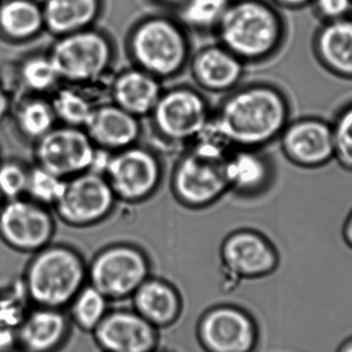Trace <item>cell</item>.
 <instances>
[{
	"instance_id": "f1b7e54d",
	"label": "cell",
	"mask_w": 352,
	"mask_h": 352,
	"mask_svg": "<svg viewBox=\"0 0 352 352\" xmlns=\"http://www.w3.org/2000/svg\"><path fill=\"white\" fill-rule=\"evenodd\" d=\"M43 25V8L32 0H8L0 8V28L12 38L32 37Z\"/></svg>"
},
{
	"instance_id": "7bdbcfd3",
	"label": "cell",
	"mask_w": 352,
	"mask_h": 352,
	"mask_svg": "<svg viewBox=\"0 0 352 352\" xmlns=\"http://www.w3.org/2000/svg\"><path fill=\"white\" fill-rule=\"evenodd\" d=\"M153 352H171V351H166V349H161L160 347H159L158 349H156V351H153Z\"/></svg>"
},
{
	"instance_id": "e575fe53",
	"label": "cell",
	"mask_w": 352,
	"mask_h": 352,
	"mask_svg": "<svg viewBox=\"0 0 352 352\" xmlns=\"http://www.w3.org/2000/svg\"><path fill=\"white\" fill-rule=\"evenodd\" d=\"M309 8L320 23L352 16V0H311Z\"/></svg>"
},
{
	"instance_id": "8992f818",
	"label": "cell",
	"mask_w": 352,
	"mask_h": 352,
	"mask_svg": "<svg viewBox=\"0 0 352 352\" xmlns=\"http://www.w3.org/2000/svg\"><path fill=\"white\" fill-rule=\"evenodd\" d=\"M117 53L111 34L95 26L59 36L49 56L62 82L88 89L97 96L113 76Z\"/></svg>"
},
{
	"instance_id": "8fae6325",
	"label": "cell",
	"mask_w": 352,
	"mask_h": 352,
	"mask_svg": "<svg viewBox=\"0 0 352 352\" xmlns=\"http://www.w3.org/2000/svg\"><path fill=\"white\" fill-rule=\"evenodd\" d=\"M196 338L204 352H256L261 342V328L246 308L219 303L201 314Z\"/></svg>"
},
{
	"instance_id": "ee69618b",
	"label": "cell",
	"mask_w": 352,
	"mask_h": 352,
	"mask_svg": "<svg viewBox=\"0 0 352 352\" xmlns=\"http://www.w3.org/2000/svg\"><path fill=\"white\" fill-rule=\"evenodd\" d=\"M2 157H1V150H0V161H1Z\"/></svg>"
},
{
	"instance_id": "e0dca14e",
	"label": "cell",
	"mask_w": 352,
	"mask_h": 352,
	"mask_svg": "<svg viewBox=\"0 0 352 352\" xmlns=\"http://www.w3.org/2000/svg\"><path fill=\"white\" fill-rule=\"evenodd\" d=\"M195 87L208 94L226 95L243 82L246 65L219 43L192 51L188 66Z\"/></svg>"
},
{
	"instance_id": "d4e9b609",
	"label": "cell",
	"mask_w": 352,
	"mask_h": 352,
	"mask_svg": "<svg viewBox=\"0 0 352 352\" xmlns=\"http://www.w3.org/2000/svg\"><path fill=\"white\" fill-rule=\"evenodd\" d=\"M8 118L16 134L32 144L58 125L49 97L38 95L14 97Z\"/></svg>"
},
{
	"instance_id": "83f0119b",
	"label": "cell",
	"mask_w": 352,
	"mask_h": 352,
	"mask_svg": "<svg viewBox=\"0 0 352 352\" xmlns=\"http://www.w3.org/2000/svg\"><path fill=\"white\" fill-rule=\"evenodd\" d=\"M232 0H182L173 10L190 33L214 34Z\"/></svg>"
},
{
	"instance_id": "603a6c76",
	"label": "cell",
	"mask_w": 352,
	"mask_h": 352,
	"mask_svg": "<svg viewBox=\"0 0 352 352\" xmlns=\"http://www.w3.org/2000/svg\"><path fill=\"white\" fill-rule=\"evenodd\" d=\"M132 308L158 330L175 326L184 314L182 293L170 281L152 275L133 294Z\"/></svg>"
},
{
	"instance_id": "f35d334b",
	"label": "cell",
	"mask_w": 352,
	"mask_h": 352,
	"mask_svg": "<svg viewBox=\"0 0 352 352\" xmlns=\"http://www.w3.org/2000/svg\"><path fill=\"white\" fill-rule=\"evenodd\" d=\"M341 237L345 246L352 252V207L341 227Z\"/></svg>"
},
{
	"instance_id": "9c48e42d",
	"label": "cell",
	"mask_w": 352,
	"mask_h": 352,
	"mask_svg": "<svg viewBox=\"0 0 352 352\" xmlns=\"http://www.w3.org/2000/svg\"><path fill=\"white\" fill-rule=\"evenodd\" d=\"M103 175L119 202L140 204L162 186L164 160L160 151L140 142L109 155Z\"/></svg>"
},
{
	"instance_id": "ab89813d",
	"label": "cell",
	"mask_w": 352,
	"mask_h": 352,
	"mask_svg": "<svg viewBox=\"0 0 352 352\" xmlns=\"http://www.w3.org/2000/svg\"><path fill=\"white\" fill-rule=\"evenodd\" d=\"M334 352H352V332L347 333L339 340Z\"/></svg>"
},
{
	"instance_id": "30bf717a",
	"label": "cell",
	"mask_w": 352,
	"mask_h": 352,
	"mask_svg": "<svg viewBox=\"0 0 352 352\" xmlns=\"http://www.w3.org/2000/svg\"><path fill=\"white\" fill-rule=\"evenodd\" d=\"M219 262L225 287L233 289L243 281L261 280L274 275L280 268L281 254L266 234L241 228L223 238L219 246Z\"/></svg>"
},
{
	"instance_id": "ac0fdd59",
	"label": "cell",
	"mask_w": 352,
	"mask_h": 352,
	"mask_svg": "<svg viewBox=\"0 0 352 352\" xmlns=\"http://www.w3.org/2000/svg\"><path fill=\"white\" fill-rule=\"evenodd\" d=\"M229 192L243 200L266 196L277 179L274 159L265 150L232 148L226 162Z\"/></svg>"
},
{
	"instance_id": "f546056e",
	"label": "cell",
	"mask_w": 352,
	"mask_h": 352,
	"mask_svg": "<svg viewBox=\"0 0 352 352\" xmlns=\"http://www.w3.org/2000/svg\"><path fill=\"white\" fill-rule=\"evenodd\" d=\"M111 309V301L87 283L70 302L66 311L72 326L82 333L92 334Z\"/></svg>"
},
{
	"instance_id": "60d3db41",
	"label": "cell",
	"mask_w": 352,
	"mask_h": 352,
	"mask_svg": "<svg viewBox=\"0 0 352 352\" xmlns=\"http://www.w3.org/2000/svg\"><path fill=\"white\" fill-rule=\"evenodd\" d=\"M148 1L156 4L163 10H175L182 3V0H148Z\"/></svg>"
},
{
	"instance_id": "836d02e7",
	"label": "cell",
	"mask_w": 352,
	"mask_h": 352,
	"mask_svg": "<svg viewBox=\"0 0 352 352\" xmlns=\"http://www.w3.org/2000/svg\"><path fill=\"white\" fill-rule=\"evenodd\" d=\"M30 166L19 159L0 161V196L4 201L26 197Z\"/></svg>"
},
{
	"instance_id": "ffe728a7",
	"label": "cell",
	"mask_w": 352,
	"mask_h": 352,
	"mask_svg": "<svg viewBox=\"0 0 352 352\" xmlns=\"http://www.w3.org/2000/svg\"><path fill=\"white\" fill-rule=\"evenodd\" d=\"M95 148L104 152H119L142 142V120L109 102L97 103L84 127Z\"/></svg>"
},
{
	"instance_id": "7402d4cb",
	"label": "cell",
	"mask_w": 352,
	"mask_h": 352,
	"mask_svg": "<svg viewBox=\"0 0 352 352\" xmlns=\"http://www.w3.org/2000/svg\"><path fill=\"white\" fill-rule=\"evenodd\" d=\"M163 90V82L134 65L113 74L107 86L109 101L140 120L150 117Z\"/></svg>"
},
{
	"instance_id": "7a4b0ae2",
	"label": "cell",
	"mask_w": 352,
	"mask_h": 352,
	"mask_svg": "<svg viewBox=\"0 0 352 352\" xmlns=\"http://www.w3.org/2000/svg\"><path fill=\"white\" fill-rule=\"evenodd\" d=\"M214 35L246 66L261 65L285 49L289 26L271 0H232Z\"/></svg>"
},
{
	"instance_id": "ba28073f",
	"label": "cell",
	"mask_w": 352,
	"mask_h": 352,
	"mask_svg": "<svg viewBox=\"0 0 352 352\" xmlns=\"http://www.w3.org/2000/svg\"><path fill=\"white\" fill-rule=\"evenodd\" d=\"M153 275L150 254L136 243L118 241L98 250L88 262V283L113 302L131 299Z\"/></svg>"
},
{
	"instance_id": "74e56055",
	"label": "cell",
	"mask_w": 352,
	"mask_h": 352,
	"mask_svg": "<svg viewBox=\"0 0 352 352\" xmlns=\"http://www.w3.org/2000/svg\"><path fill=\"white\" fill-rule=\"evenodd\" d=\"M281 10H301L309 8L311 0H271Z\"/></svg>"
},
{
	"instance_id": "b9f144b4",
	"label": "cell",
	"mask_w": 352,
	"mask_h": 352,
	"mask_svg": "<svg viewBox=\"0 0 352 352\" xmlns=\"http://www.w3.org/2000/svg\"><path fill=\"white\" fill-rule=\"evenodd\" d=\"M6 202V201L2 199V197L0 196V210H1L2 206H3V203Z\"/></svg>"
},
{
	"instance_id": "cb8c5ba5",
	"label": "cell",
	"mask_w": 352,
	"mask_h": 352,
	"mask_svg": "<svg viewBox=\"0 0 352 352\" xmlns=\"http://www.w3.org/2000/svg\"><path fill=\"white\" fill-rule=\"evenodd\" d=\"M105 0H45V25L58 36L96 26Z\"/></svg>"
},
{
	"instance_id": "9a60e30c",
	"label": "cell",
	"mask_w": 352,
	"mask_h": 352,
	"mask_svg": "<svg viewBox=\"0 0 352 352\" xmlns=\"http://www.w3.org/2000/svg\"><path fill=\"white\" fill-rule=\"evenodd\" d=\"M285 160L303 170H318L334 162L330 120L320 116L293 118L279 138Z\"/></svg>"
},
{
	"instance_id": "1f68e13d",
	"label": "cell",
	"mask_w": 352,
	"mask_h": 352,
	"mask_svg": "<svg viewBox=\"0 0 352 352\" xmlns=\"http://www.w3.org/2000/svg\"><path fill=\"white\" fill-rule=\"evenodd\" d=\"M65 184L64 178L34 164L29 171L26 197L53 210L63 195Z\"/></svg>"
},
{
	"instance_id": "4fadbf2b",
	"label": "cell",
	"mask_w": 352,
	"mask_h": 352,
	"mask_svg": "<svg viewBox=\"0 0 352 352\" xmlns=\"http://www.w3.org/2000/svg\"><path fill=\"white\" fill-rule=\"evenodd\" d=\"M53 210L28 197L6 201L0 210V239L10 250L32 254L53 242Z\"/></svg>"
},
{
	"instance_id": "5b68a950",
	"label": "cell",
	"mask_w": 352,
	"mask_h": 352,
	"mask_svg": "<svg viewBox=\"0 0 352 352\" xmlns=\"http://www.w3.org/2000/svg\"><path fill=\"white\" fill-rule=\"evenodd\" d=\"M22 280L32 306L67 309L88 283V262L67 243H50L31 254Z\"/></svg>"
},
{
	"instance_id": "52a82bcc",
	"label": "cell",
	"mask_w": 352,
	"mask_h": 352,
	"mask_svg": "<svg viewBox=\"0 0 352 352\" xmlns=\"http://www.w3.org/2000/svg\"><path fill=\"white\" fill-rule=\"evenodd\" d=\"M213 107L205 93L182 84L164 88L148 118L153 138L160 148L184 150L208 127Z\"/></svg>"
},
{
	"instance_id": "277c9868",
	"label": "cell",
	"mask_w": 352,
	"mask_h": 352,
	"mask_svg": "<svg viewBox=\"0 0 352 352\" xmlns=\"http://www.w3.org/2000/svg\"><path fill=\"white\" fill-rule=\"evenodd\" d=\"M231 150L207 127L182 151L169 179L171 194L180 206L190 210L208 208L229 192L226 162Z\"/></svg>"
},
{
	"instance_id": "484cf974",
	"label": "cell",
	"mask_w": 352,
	"mask_h": 352,
	"mask_svg": "<svg viewBox=\"0 0 352 352\" xmlns=\"http://www.w3.org/2000/svg\"><path fill=\"white\" fill-rule=\"evenodd\" d=\"M61 84L49 54L34 55L26 58L19 65L10 93L12 98L20 95L49 97Z\"/></svg>"
},
{
	"instance_id": "8d00e7d4",
	"label": "cell",
	"mask_w": 352,
	"mask_h": 352,
	"mask_svg": "<svg viewBox=\"0 0 352 352\" xmlns=\"http://www.w3.org/2000/svg\"><path fill=\"white\" fill-rule=\"evenodd\" d=\"M12 100H14V98H12V95L0 82V124L6 121L10 116Z\"/></svg>"
},
{
	"instance_id": "44dd1931",
	"label": "cell",
	"mask_w": 352,
	"mask_h": 352,
	"mask_svg": "<svg viewBox=\"0 0 352 352\" xmlns=\"http://www.w3.org/2000/svg\"><path fill=\"white\" fill-rule=\"evenodd\" d=\"M311 51L327 74L352 82V16L320 23L312 36Z\"/></svg>"
},
{
	"instance_id": "6da1fadb",
	"label": "cell",
	"mask_w": 352,
	"mask_h": 352,
	"mask_svg": "<svg viewBox=\"0 0 352 352\" xmlns=\"http://www.w3.org/2000/svg\"><path fill=\"white\" fill-rule=\"evenodd\" d=\"M293 119L289 93L275 82L254 80L223 95L208 129L231 148L266 150Z\"/></svg>"
},
{
	"instance_id": "2e32d148",
	"label": "cell",
	"mask_w": 352,
	"mask_h": 352,
	"mask_svg": "<svg viewBox=\"0 0 352 352\" xmlns=\"http://www.w3.org/2000/svg\"><path fill=\"white\" fill-rule=\"evenodd\" d=\"M91 335L101 352H153L160 347V330L133 308L109 310Z\"/></svg>"
},
{
	"instance_id": "d6a6232c",
	"label": "cell",
	"mask_w": 352,
	"mask_h": 352,
	"mask_svg": "<svg viewBox=\"0 0 352 352\" xmlns=\"http://www.w3.org/2000/svg\"><path fill=\"white\" fill-rule=\"evenodd\" d=\"M31 307L21 279L0 287V328L16 330Z\"/></svg>"
},
{
	"instance_id": "5bb4252c",
	"label": "cell",
	"mask_w": 352,
	"mask_h": 352,
	"mask_svg": "<svg viewBox=\"0 0 352 352\" xmlns=\"http://www.w3.org/2000/svg\"><path fill=\"white\" fill-rule=\"evenodd\" d=\"M32 146L34 164L64 179L91 170L97 152L82 128L60 124Z\"/></svg>"
},
{
	"instance_id": "d6986e66",
	"label": "cell",
	"mask_w": 352,
	"mask_h": 352,
	"mask_svg": "<svg viewBox=\"0 0 352 352\" xmlns=\"http://www.w3.org/2000/svg\"><path fill=\"white\" fill-rule=\"evenodd\" d=\"M72 327L66 310L32 306L16 329L18 352H61Z\"/></svg>"
},
{
	"instance_id": "d590c367",
	"label": "cell",
	"mask_w": 352,
	"mask_h": 352,
	"mask_svg": "<svg viewBox=\"0 0 352 352\" xmlns=\"http://www.w3.org/2000/svg\"><path fill=\"white\" fill-rule=\"evenodd\" d=\"M0 352H18L16 330L0 328Z\"/></svg>"
},
{
	"instance_id": "4316f807",
	"label": "cell",
	"mask_w": 352,
	"mask_h": 352,
	"mask_svg": "<svg viewBox=\"0 0 352 352\" xmlns=\"http://www.w3.org/2000/svg\"><path fill=\"white\" fill-rule=\"evenodd\" d=\"M96 99L88 89L64 82L49 96L58 124L82 129L98 103Z\"/></svg>"
},
{
	"instance_id": "7c38bea8",
	"label": "cell",
	"mask_w": 352,
	"mask_h": 352,
	"mask_svg": "<svg viewBox=\"0 0 352 352\" xmlns=\"http://www.w3.org/2000/svg\"><path fill=\"white\" fill-rule=\"evenodd\" d=\"M118 203L104 175L89 170L66 179L63 195L53 212L64 225L85 229L109 219Z\"/></svg>"
},
{
	"instance_id": "4dcf8cb0",
	"label": "cell",
	"mask_w": 352,
	"mask_h": 352,
	"mask_svg": "<svg viewBox=\"0 0 352 352\" xmlns=\"http://www.w3.org/2000/svg\"><path fill=\"white\" fill-rule=\"evenodd\" d=\"M334 144V162L352 173V97L343 101L330 120Z\"/></svg>"
},
{
	"instance_id": "3957f363",
	"label": "cell",
	"mask_w": 352,
	"mask_h": 352,
	"mask_svg": "<svg viewBox=\"0 0 352 352\" xmlns=\"http://www.w3.org/2000/svg\"><path fill=\"white\" fill-rule=\"evenodd\" d=\"M125 49L131 65L163 82L182 76L192 54L190 33L166 12L138 19L128 30Z\"/></svg>"
}]
</instances>
